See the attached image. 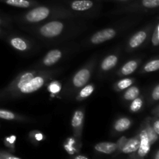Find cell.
I'll return each mask as SVG.
<instances>
[{
	"mask_svg": "<svg viewBox=\"0 0 159 159\" xmlns=\"http://www.w3.org/2000/svg\"><path fill=\"white\" fill-rule=\"evenodd\" d=\"M45 83V77L37 75L34 71H26L20 75L9 85L5 92L0 94H9L10 96L30 94L40 89Z\"/></svg>",
	"mask_w": 159,
	"mask_h": 159,
	"instance_id": "6da1fadb",
	"label": "cell"
},
{
	"mask_svg": "<svg viewBox=\"0 0 159 159\" xmlns=\"http://www.w3.org/2000/svg\"><path fill=\"white\" fill-rule=\"evenodd\" d=\"M51 9L44 6H34L25 15V19L29 23H38L49 16Z\"/></svg>",
	"mask_w": 159,
	"mask_h": 159,
	"instance_id": "7a4b0ae2",
	"label": "cell"
},
{
	"mask_svg": "<svg viewBox=\"0 0 159 159\" xmlns=\"http://www.w3.org/2000/svg\"><path fill=\"white\" fill-rule=\"evenodd\" d=\"M64 25L60 21H51L46 23L40 28V34L43 37L52 38L61 34Z\"/></svg>",
	"mask_w": 159,
	"mask_h": 159,
	"instance_id": "3957f363",
	"label": "cell"
},
{
	"mask_svg": "<svg viewBox=\"0 0 159 159\" xmlns=\"http://www.w3.org/2000/svg\"><path fill=\"white\" fill-rule=\"evenodd\" d=\"M116 35V31L112 28H107V29L102 30L98 31L90 39V41L93 44H99L103 42L110 40L113 39Z\"/></svg>",
	"mask_w": 159,
	"mask_h": 159,
	"instance_id": "277c9868",
	"label": "cell"
},
{
	"mask_svg": "<svg viewBox=\"0 0 159 159\" xmlns=\"http://www.w3.org/2000/svg\"><path fill=\"white\" fill-rule=\"evenodd\" d=\"M91 73L89 68H82L74 75L72 83L76 88H81L87 83L90 79Z\"/></svg>",
	"mask_w": 159,
	"mask_h": 159,
	"instance_id": "5b68a950",
	"label": "cell"
},
{
	"mask_svg": "<svg viewBox=\"0 0 159 159\" xmlns=\"http://www.w3.org/2000/svg\"><path fill=\"white\" fill-rule=\"evenodd\" d=\"M140 138V147L138 148V155L143 158L150 151L151 143L149 141L147 133H146L145 130H141V134L139 135Z\"/></svg>",
	"mask_w": 159,
	"mask_h": 159,
	"instance_id": "8992f818",
	"label": "cell"
},
{
	"mask_svg": "<svg viewBox=\"0 0 159 159\" xmlns=\"http://www.w3.org/2000/svg\"><path fill=\"white\" fill-rule=\"evenodd\" d=\"M84 121V113L80 110L75 111L71 118V127L75 130L76 134H81Z\"/></svg>",
	"mask_w": 159,
	"mask_h": 159,
	"instance_id": "52a82bcc",
	"label": "cell"
},
{
	"mask_svg": "<svg viewBox=\"0 0 159 159\" xmlns=\"http://www.w3.org/2000/svg\"><path fill=\"white\" fill-rule=\"evenodd\" d=\"M140 147V138L139 136L134 137L130 139L127 140L124 145L120 148V151L125 154L133 153L137 152Z\"/></svg>",
	"mask_w": 159,
	"mask_h": 159,
	"instance_id": "ba28073f",
	"label": "cell"
},
{
	"mask_svg": "<svg viewBox=\"0 0 159 159\" xmlns=\"http://www.w3.org/2000/svg\"><path fill=\"white\" fill-rule=\"evenodd\" d=\"M0 2L9 6L23 9L34 7L38 4L35 0H0Z\"/></svg>",
	"mask_w": 159,
	"mask_h": 159,
	"instance_id": "9c48e42d",
	"label": "cell"
},
{
	"mask_svg": "<svg viewBox=\"0 0 159 159\" xmlns=\"http://www.w3.org/2000/svg\"><path fill=\"white\" fill-rule=\"evenodd\" d=\"M94 2L92 0H75L70 2V7L75 11L83 12L92 9Z\"/></svg>",
	"mask_w": 159,
	"mask_h": 159,
	"instance_id": "30bf717a",
	"label": "cell"
},
{
	"mask_svg": "<svg viewBox=\"0 0 159 159\" xmlns=\"http://www.w3.org/2000/svg\"><path fill=\"white\" fill-rule=\"evenodd\" d=\"M62 53L60 50L54 49L51 50L43 57V63L46 66H51L57 63L61 58Z\"/></svg>",
	"mask_w": 159,
	"mask_h": 159,
	"instance_id": "8fae6325",
	"label": "cell"
},
{
	"mask_svg": "<svg viewBox=\"0 0 159 159\" xmlns=\"http://www.w3.org/2000/svg\"><path fill=\"white\" fill-rule=\"evenodd\" d=\"M146 38H147L146 31H138V33L134 34L131 38L130 39V40H129V48H132V49H135V48H138L144 43Z\"/></svg>",
	"mask_w": 159,
	"mask_h": 159,
	"instance_id": "7c38bea8",
	"label": "cell"
},
{
	"mask_svg": "<svg viewBox=\"0 0 159 159\" xmlns=\"http://www.w3.org/2000/svg\"><path fill=\"white\" fill-rule=\"evenodd\" d=\"M118 148L117 144L112 142L98 143L95 146V149L97 152L104 154H112Z\"/></svg>",
	"mask_w": 159,
	"mask_h": 159,
	"instance_id": "4fadbf2b",
	"label": "cell"
},
{
	"mask_svg": "<svg viewBox=\"0 0 159 159\" xmlns=\"http://www.w3.org/2000/svg\"><path fill=\"white\" fill-rule=\"evenodd\" d=\"M118 61L117 56L114 55V54H111L109 55L102 61V64H101V69L102 71H109V70L112 69L116 66Z\"/></svg>",
	"mask_w": 159,
	"mask_h": 159,
	"instance_id": "5bb4252c",
	"label": "cell"
},
{
	"mask_svg": "<svg viewBox=\"0 0 159 159\" xmlns=\"http://www.w3.org/2000/svg\"><path fill=\"white\" fill-rule=\"evenodd\" d=\"M9 43H10L12 48L20 51H25L29 48V45H28L27 42L23 40V39L20 38V37H12V38H11L9 40Z\"/></svg>",
	"mask_w": 159,
	"mask_h": 159,
	"instance_id": "9a60e30c",
	"label": "cell"
},
{
	"mask_svg": "<svg viewBox=\"0 0 159 159\" xmlns=\"http://www.w3.org/2000/svg\"><path fill=\"white\" fill-rule=\"evenodd\" d=\"M131 125V121L127 117H121L114 124V130L117 132H124L128 130Z\"/></svg>",
	"mask_w": 159,
	"mask_h": 159,
	"instance_id": "2e32d148",
	"label": "cell"
},
{
	"mask_svg": "<svg viewBox=\"0 0 159 159\" xmlns=\"http://www.w3.org/2000/svg\"><path fill=\"white\" fill-rule=\"evenodd\" d=\"M138 66V62L137 61L131 60L130 61L127 62L122 68L120 69V74L123 75H128L132 74L135 70L137 69Z\"/></svg>",
	"mask_w": 159,
	"mask_h": 159,
	"instance_id": "e0dca14e",
	"label": "cell"
},
{
	"mask_svg": "<svg viewBox=\"0 0 159 159\" xmlns=\"http://www.w3.org/2000/svg\"><path fill=\"white\" fill-rule=\"evenodd\" d=\"M140 93V90L138 87L136 86H132L128 88V89L125 92L124 95V97L126 100H134L138 97Z\"/></svg>",
	"mask_w": 159,
	"mask_h": 159,
	"instance_id": "ac0fdd59",
	"label": "cell"
},
{
	"mask_svg": "<svg viewBox=\"0 0 159 159\" xmlns=\"http://www.w3.org/2000/svg\"><path fill=\"white\" fill-rule=\"evenodd\" d=\"M94 91V86L93 85H88L84 87L80 91L79 94L78 95L77 99H83L89 97Z\"/></svg>",
	"mask_w": 159,
	"mask_h": 159,
	"instance_id": "d6986e66",
	"label": "cell"
},
{
	"mask_svg": "<svg viewBox=\"0 0 159 159\" xmlns=\"http://www.w3.org/2000/svg\"><path fill=\"white\" fill-rule=\"evenodd\" d=\"M159 68V60L155 59L148 62L144 67V70L146 72H152V71H158Z\"/></svg>",
	"mask_w": 159,
	"mask_h": 159,
	"instance_id": "ffe728a7",
	"label": "cell"
},
{
	"mask_svg": "<svg viewBox=\"0 0 159 159\" xmlns=\"http://www.w3.org/2000/svg\"><path fill=\"white\" fill-rule=\"evenodd\" d=\"M144 130H145L146 133H147L151 144L155 143V141L158 140V134L154 131L153 128H152L150 126V124H149V122H148V124H146V128L144 129Z\"/></svg>",
	"mask_w": 159,
	"mask_h": 159,
	"instance_id": "44dd1931",
	"label": "cell"
},
{
	"mask_svg": "<svg viewBox=\"0 0 159 159\" xmlns=\"http://www.w3.org/2000/svg\"><path fill=\"white\" fill-rule=\"evenodd\" d=\"M140 2L145 9H156L159 6V0H141Z\"/></svg>",
	"mask_w": 159,
	"mask_h": 159,
	"instance_id": "7402d4cb",
	"label": "cell"
},
{
	"mask_svg": "<svg viewBox=\"0 0 159 159\" xmlns=\"http://www.w3.org/2000/svg\"><path fill=\"white\" fill-rule=\"evenodd\" d=\"M17 118H18V116L12 112L6 110H0V119L13 120H16Z\"/></svg>",
	"mask_w": 159,
	"mask_h": 159,
	"instance_id": "603a6c76",
	"label": "cell"
},
{
	"mask_svg": "<svg viewBox=\"0 0 159 159\" xmlns=\"http://www.w3.org/2000/svg\"><path fill=\"white\" fill-rule=\"evenodd\" d=\"M143 106V99L141 98L137 97L134 100H132L131 104H130V109L131 112L135 113V112L139 111Z\"/></svg>",
	"mask_w": 159,
	"mask_h": 159,
	"instance_id": "cb8c5ba5",
	"label": "cell"
},
{
	"mask_svg": "<svg viewBox=\"0 0 159 159\" xmlns=\"http://www.w3.org/2000/svg\"><path fill=\"white\" fill-rule=\"evenodd\" d=\"M133 80L131 79H121L120 81L117 82L116 84V88L119 90H124L126 89L129 88L130 85L133 84Z\"/></svg>",
	"mask_w": 159,
	"mask_h": 159,
	"instance_id": "d4e9b609",
	"label": "cell"
},
{
	"mask_svg": "<svg viewBox=\"0 0 159 159\" xmlns=\"http://www.w3.org/2000/svg\"><path fill=\"white\" fill-rule=\"evenodd\" d=\"M152 42L153 46L158 47L159 44V24H157L156 27H155V31L153 32V35H152Z\"/></svg>",
	"mask_w": 159,
	"mask_h": 159,
	"instance_id": "484cf974",
	"label": "cell"
},
{
	"mask_svg": "<svg viewBox=\"0 0 159 159\" xmlns=\"http://www.w3.org/2000/svg\"><path fill=\"white\" fill-rule=\"evenodd\" d=\"M49 90L51 93H59L61 90V84H59L58 82H52V83L50 84Z\"/></svg>",
	"mask_w": 159,
	"mask_h": 159,
	"instance_id": "4316f807",
	"label": "cell"
},
{
	"mask_svg": "<svg viewBox=\"0 0 159 159\" xmlns=\"http://www.w3.org/2000/svg\"><path fill=\"white\" fill-rule=\"evenodd\" d=\"M0 159H21L5 152H0Z\"/></svg>",
	"mask_w": 159,
	"mask_h": 159,
	"instance_id": "83f0119b",
	"label": "cell"
},
{
	"mask_svg": "<svg viewBox=\"0 0 159 159\" xmlns=\"http://www.w3.org/2000/svg\"><path fill=\"white\" fill-rule=\"evenodd\" d=\"M152 99L155 101H158L159 99V85H157L154 88L153 91L152 93Z\"/></svg>",
	"mask_w": 159,
	"mask_h": 159,
	"instance_id": "f1b7e54d",
	"label": "cell"
},
{
	"mask_svg": "<svg viewBox=\"0 0 159 159\" xmlns=\"http://www.w3.org/2000/svg\"><path fill=\"white\" fill-rule=\"evenodd\" d=\"M16 139V138L14 135H12V136L9 137V138H6V139H5V143H6V145H9V144L11 145V144H13Z\"/></svg>",
	"mask_w": 159,
	"mask_h": 159,
	"instance_id": "f546056e",
	"label": "cell"
},
{
	"mask_svg": "<svg viewBox=\"0 0 159 159\" xmlns=\"http://www.w3.org/2000/svg\"><path fill=\"white\" fill-rule=\"evenodd\" d=\"M152 128H153L154 131L158 135L159 134V121L158 120L154 121L153 124H152Z\"/></svg>",
	"mask_w": 159,
	"mask_h": 159,
	"instance_id": "4dcf8cb0",
	"label": "cell"
},
{
	"mask_svg": "<svg viewBox=\"0 0 159 159\" xmlns=\"http://www.w3.org/2000/svg\"><path fill=\"white\" fill-rule=\"evenodd\" d=\"M35 138H36V140H37V141H41V140L43 139V134H40V133L36 134Z\"/></svg>",
	"mask_w": 159,
	"mask_h": 159,
	"instance_id": "1f68e13d",
	"label": "cell"
},
{
	"mask_svg": "<svg viewBox=\"0 0 159 159\" xmlns=\"http://www.w3.org/2000/svg\"><path fill=\"white\" fill-rule=\"evenodd\" d=\"M75 159H88V158H87L86 157H85V156H82V155H79V156L76 157Z\"/></svg>",
	"mask_w": 159,
	"mask_h": 159,
	"instance_id": "d6a6232c",
	"label": "cell"
},
{
	"mask_svg": "<svg viewBox=\"0 0 159 159\" xmlns=\"http://www.w3.org/2000/svg\"><path fill=\"white\" fill-rule=\"evenodd\" d=\"M155 159H159V152H156V155H155Z\"/></svg>",
	"mask_w": 159,
	"mask_h": 159,
	"instance_id": "836d02e7",
	"label": "cell"
},
{
	"mask_svg": "<svg viewBox=\"0 0 159 159\" xmlns=\"http://www.w3.org/2000/svg\"><path fill=\"white\" fill-rule=\"evenodd\" d=\"M114 1H118V2H127V1H130V0H114Z\"/></svg>",
	"mask_w": 159,
	"mask_h": 159,
	"instance_id": "e575fe53",
	"label": "cell"
},
{
	"mask_svg": "<svg viewBox=\"0 0 159 159\" xmlns=\"http://www.w3.org/2000/svg\"><path fill=\"white\" fill-rule=\"evenodd\" d=\"M0 25H3V21L1 18H0Z\"/></svg>",
	"mask_w": 159,
	"mask_h": 159,
	"instance_id": "d590c367",
	"label": "cell"
}]
</instances>
